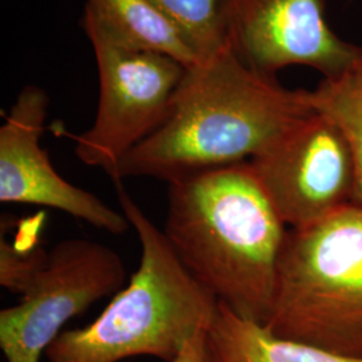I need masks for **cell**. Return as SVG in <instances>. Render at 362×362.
<instances>
[{
	"mask_svg": "<svg viewBox=\"0 0 362 362\" xmlns=\"http://www.w3.org/2000/svg\"><path fill=\"white\" fill-rule=\"evenodd\" d=\"M49 95L35 85H27L0 128V200L1 203L54 208L98 230L121 235L129 220L103 200L65 180L52 167L40 146Z\"/></svg>",
	"mask_w": 362,
	"mask_h": 362,
	"instance_id": "9",
	"label": "cell"
},
{
	"mask_svg": "<svg viewBox=\"0 0 362 362\" xmlns=\"http://www.w3.org/2000/svg\"><path fill=\"white\" fill-rule=\"evenodd\" d=\"M314 110L310 90L288 89L227 49L187 69L164 122L122 158L115 185L246 163Z\"/></svg>",
	"mask_w": 362,
	"mask_h": 362,
	"instance_id": "1",
	"label": "cell"
},
{
	"mask_svg": "<svg viewBox=\"0 0 362 362\" xmlns=\"http://www.w3.org/2000/svg\"><path fill=\"white\" fill-rule=\"evenodd\" d=\"M313 107L333 118L342 129L354 165V203L362 207V54L342 76L322 78L310 90Z\"/></svg>",
	"mask_w": 362,
	"mask_h": 362,
	"instance_id": "12",
	"label": "cell"
},
{
	"mask_svg": "<svg viewBox=\"0 0 362 362\" xmlns=\"http://www.w3.org/2000/svg\"><path fill=\"white\" fill-rule=\"evenodd\" d=\"M287 231L250 161L168 182L163 233L173 252L243 320L270 318Z\"/></svg>",
	"mask_w": 362,
	"mask_h": 362,
	"instance_id": "2",
	"label": "cell"
},
{
	"mask_svg": "<svg viewBox=\"0 0 362 362\" xmlns=\"http://www.w3.org/2000/svg\"><path fill=\"white\" fill-rule=\"evenodd\" d=\"M81 25L95 55L100 97L93 125L73 136L76 155L85 165L104 169L115 184L122 158L164 122L187 69L122 42L88 10Z\"/></svg>",
	"mask_w": 362,
	"mask_h": 362,
	"instance_id": "5",
	"label": "cell"
},
{
	"mask_svg": "<svg viewBox=\"0 0 362 362\" xmlns=\"http://www.w3.org/2000/svg\"><path fill=\"white\" fill-rule=\"evenodd\" d=\"M207 332L194 338L173 362H207V350H206Z\"/></svg>",
	"mask_w": 362,
	"mask_h": 362,
	"instance_id": "15",
	"label": "cell"
},
{
	"mask_svg": "<svg viewBox=\"0 0 362 362\" xmlns=\"http://www.w3.org/2000/svg\"><path fill=\"white\" fill-rule=\"evenodd\" d=\"M45 214L23 220L15 240L0 239V284L8 291L25 294L28 286L46 266L49 252L40 246V231Z\"/></svg>",
	"mask_w": 362,
	"mask_h": 362,
	"instance_id": "14",
	"label": "cell"
},
{
	"mask_svg": "<svg viewBox=\"0 0 362 362\" xmlns=\"http://www.w3.org/2000/svg\"><path fill=\"white\" fill-rule=\"evenodd\" d=\"M274 336L362 358V207L288 228L270 318Z\"/></svg>",
	"mask_w": 362,
	"mask_h": 362,
	"instance_id": "4",
	"label": "cell"
},
{
	"mask_svg": "<svg viewBox=\"0 0 362 362\" xmlns=\"http://www.w3.org/2000/svg\"><path fill=\"white\" fill-rule=\"evenodd\" d=\"M85 10L136 49L170 57L185 69L204 64L188 39L151 0H86Z\"/></svg>",
	"mask_w": 362,
	"mask_h": 362,
	"instance_id": "11",
	"label": "cell"
},
{
	"mask_svg": "<svg viewBox=\"0 0 362 362\" xmlns=\"http://www.w3.org/2000/svg\"><path fill=\"white\" fill-rule=\"evenodd\" d=\"M226 13L233 52L267 74L303 66L330 79L361 57L362 45L329 25L324 0H226Z\"/></svg>",
	"mask_w": 362,
	"mask_h": 362,
	"instance_id": "8",
	"label": "cell"
},
{
	"mask_svg": "<svg viewBox=\"0 0 362 362\" xmlns=\"http://www.w3.org/2000/svg\"><path fill=\"white\" fill-rule=\"evenodd\" d=\"M125 282L124 262L110 247L79 238L58 243L22 302L0 311L6 361H40L67 321L117 294Z\"/></svg>",
	"mask_w": 362,
	"mask_h": 362,
	"instance_id": "6",
	"label": "cell"
},
{
	"mask_svg": "<svg viewBox=\"0 0 362 362\" xmlns=\"http://www.w3.org/2000/svg\"><path fill=\"white\" fill-rule=\"evenodd\" d=\"M288 228H302L354 203V165L336 121L314 110L250 160Z\"/></svg>",
	"mask_w": 362,
	"mask_h": 362,
	"instance_id": "7",
	"label": "cell"
},
{
	"mask_svg": "<svg viewBox=\"0 0 362 362\" xmlns=\"http://www.w3.org/2000/svg\"><path fill=\"white\" fill-rule=\"evenodd\" d=\"M188 39L203 62L231 49L226 0H151Z\"/></svg>",
	"mask_w": 362,
	"mask_h": 362,
	"instance_id": "13",
	"label": "cell"
},
{
	"mask_svg": "<svg viewBox=\"0 0 362 362\" xmlns=\"http://www.w3.org/2000/svg\"><path fill=\"white\" fill-rule=\"evenodd\" d=\"M207 362H362L274 336L219 302L206 337Z\"/></svg>",
	"mask_w": 362,
	"mask_h": 362,
	"instance_id": "10",
	"label": "cell"
},
{
	"mask_svg": "<svg viewBox=\"0 0 362 362\" xmlns=\"http://www.w3.org/2000/svg\"><path fill=\"white\" fill-rule=\"evenodd\" d=\"M122 214L141 243V260L90 325L62 332L46 350L47 362H119L151 356L173 362L212 324L219 300L184 269L163 230L115 185Z\"/></svg>",
	"mask_w": 362,
	"mask_h": 362,
	"instance_id": "3",
	"label": "cell"
}]
</instances>
